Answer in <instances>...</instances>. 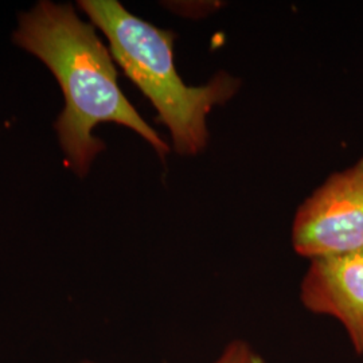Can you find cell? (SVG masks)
<instances>
[{
	"mask_svg": "<svg viewBox=\"0 0 363 363\" xmlns=\"http://www.w3.org/2000/svg\"><path fill=\"white\" fill-rule=\"evenodd\" d=\"M300 298L307 310L337 319L363 354V250L311 259Z\"/></svg>",
	"mask_w": 363,
	"mask_h": 363,
	"instance_id": "277c9868",
	"label": "cell"
},
{
	"mask_svg": "<svg viewBox=\"0 0 363 363\" xmlns=\"http://www.w3.org/2000/svg\"><path fill=\"white\" fill-rule=\"evenodd\" d=\"M249 363H265L264 362V361H262V359H261V358H259V357H257V355H255V357H253V359H252V361H250V362Z\"/></svg>",
	"mask_w": 363,
	"mask_h": 363,
	"instance_id": "8992f818",
	"label": "cell"
},
{
	"mask_svg": "<svg viewBox=\"0 0 363 363\" xmlns=\"http://www.w3.org/2000/svg\"><path fill=\"white\" fill-rule=\"evenodd\" d=\"M76 4L108 40L116 65L154 105L175 152H202L208 142V113L233 97L240 81L220 72L206 85L189 86L175 66L171 30L148 23L117 0H78Z\"/></svg>",
	"mask_w": 363,
	"mask_h": 363,
	"instance_id": "7a4b0ae2",
	"label": "cell"
},
{
	"mask_svg": "<svg viewBox=\"0 0 363 363\" xmlns=\"http://www.w3.org/2000/svg\"><path fill=\"white\" fill-rule=\"evenodd\" d=\"M256 354L250 350L245 342L235 340L228 346V349L223 351L220 358L213 363H249ZM78 363H96L91 361H81Z\"/></svg>",
	"mask_w": 363,
	"mask_h": 363,
	"instance_id": "5b68a950",
	"label": "cell"
},
{
	"mask_svg": "<svg viewBox=\"0 0 363 363\" xmlns=\"http://www.w3.org/2000/svg\"><path fill=\"white\" fill-rule=\"evenodd\" d=\"M292 245L310 259L363 250V157L304 201L292 225Z\"/></svg>",
	"mask_w": 363,
	"mask_h": 363,
	"instance_id": "3957f363",
	"label": "cell"
},
{
	"mask_svg": "<svg viewBox=\"0 0 363 363\" xmlns=\"http://www.w3.org/2000/svg\"><path fill=\"white\" fill-rule=\"evenodd\" d=\"M77 6L39 0L18 15L11 40L49 69L64 96L52 128L73 175L85 179L105 150L94 130L112 123L133 130L164 159L169 147L120 89L116 62L97 28L77 13Z\"/></svg>",
	"mask_w": 363,
	"mask_h": 363,
	"instance_id": "6da1fadb",
	"label": "cell"
}]
</instances>
